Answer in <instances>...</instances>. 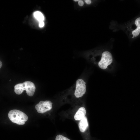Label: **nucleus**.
Listing matches in <instances>:
<instances>
[{
	"mask_svg": "<svg viewBox=\"0 0 140 140\" xmlns=\"http://www.w3.org/2000/svg\"><path fill=\"white\" fill-rule=\"evenodd\" d=\"M14 89L15 92L17 94H21L25 90L27 95L31 96L34 93L36 87L33 82L27 81L16 85L14 86Z\"/></svg>",
	"mask_w": 140,
	"mask_h": 140,
	"instance_id": "f257e3e1",
	"label": "nucleus"
},
{
	"mask_svg": "<svg viewBox=\"0 0 140 140\" xmlns=\"http://www.w3.org/2000/svg\"><path fill=\"white\" fill-rule=\"evenodd\" d=\"M8 116L12 122L19 125L24 124L28 118L24 113L16 109L10 111L8 114Z\"/></svg>",
	"mask_w": 140,
	"mask_h": 140,
	"instance_id": "f03ea898",
	"label": "nucleus"
},
{
	"mask_svg": "<svg viewBox=\"0 0 140 140\" xmlns=\"http://www.w3.org/2000/svg\"><path fill=\"white\" fill-rule=\"evenodd\" d=\"M74 95L75 97L78 98L82 97L85 94L86 89V83L82 79H78L75 83Z\"/></svg>",
	"mask_w": 140,
	"mask_h": 140,
	"instance_id": "7ed1b4c3",
	"label": "nucleus"
},
{
	"mask_svg": "<svg viewBox=\"0 0 140 140\" xmlns=\"http://www.w3.org/2000/svg\"><path fill=\"white\" fill-rule=\"evenodd\" d=\"M113 61L111 54L109 52L105 51L102 54L101 59L98 63L99 67L103 69H106Z\"/></svg>",
	"mask_w": 140,
	"mask_h": 140,
	"instance_id": "20e7f679",
	"label": "nucleus"
},
{
	"mask_svg": "<svg viewBox=\"0 0 140 140\" xmlns=\"http://www.w3.org/2000/svg\"><path fill=\"white\" fill-rule=\"evenodd\" d=\"M52 104L50 101H41L35 106V108L38 113H44L52 109Z\"/></svg>",
	"mask_w": 140,
	"mask_h": 140,
	"instance_id": "39448f33",
	"label": "nucleus"
},
{
	"mask_svg": "<svg viewBox=\"0 0 140 140\" xmlns=\"http://www.w3.org/2000/svg\"><path fill=\"white\" fill-rule=\"evenodd\" d=\"M86 111L83 107L79 108L75 114L74 118L76 121L80 120L85 116Z\"/></svg>",
	"mask_w": 140,
	"mask_h": 140,
	"instance_id": "423d86ee",
	"label": "nucleus"
},
{
	"mask_svg": "<svg viewBox=\"0 0 140 140\" xmlns=\"http://www.w3.org/2000/svg\"><path fill=\"white\" fill-rule=\"evenodd\" d=\"M79 129L82 132H85L88 126V124L87 118L85 116L80 120L78 124Z\"/></svg>",
	"mask_w": 140,
	"mask_h": 140,
	"instance_id": "0eeeda50",
	"label": "nucleus"
},
{
	"mask_svg": "<svg viewBox=\"0 0 140 140\" xmlns=\"http://www.w3.org/2000/svg\"><path fill=\"white\" fill-rule=\"evenodd\" d=\"M135 23L137 27L132 32L134 37L137 36L140 34V17L137 18L135 20Z\"/></svg>",
	"mask_w": 140,
	"mask_h": 140,
	"instance_id": "6e6552de",
	"label": "nucleus"
},
{
	"mask_svg": "<svg viewBox=\"0 0 140 140\" xmlns=\"http://www.w3.org/2000/svg\"><path fill=\"white\" fill-rule=\"evenodd\" d=\"M33 15L34 17L39 22L43 21L44 19L43 15L40 11H36L34 12Z\"/></svg>",
	"mask_w": 140,
	"mask_h": 140,
	"instance_id": "1a4fd4ad",
	"label": "nucleus"
},
{
	"mask_svg": "<svg viewBox=\"0 0 140 140\" xmlns=\"http://www.w3.org/2000/svg\"><path fill=\"white\" fill-rule=\"evenodd\" d=\"M55 140H70L68 138L61 135H59L56 137Z\"/></svg>",
	"mask_w": 140,
	"mask_h": 140,
	"instance_id": "9d476101",
	"label": "nucleus"
},
{
	"mask_svg": "<svg viewBox=\"0 0 140 140\" xmlns=\"http://www.w3.org/2000/svg\"><path fill=\"white\" fill-rule=\"evenodd\" d=\"M44 25V23L43 21L39 22V26L40 27H43Z\"/></svg>",
	"mask_w": 140,
	"mask_h": 140,
	"instance_id": "9b49d317",
	"label": "nucleus"
},
{
	"mask_svg": "<svg viewBox=\"0 0 140 140\" xmlns=\"http://www.w3.org/2000/svg\"><path fill=\"white\" fill-rule=\"evenodd\" d=\"M78 4L79 6H82L83 4V2L81 0H79L78 2Z\"/></svg>",
	"mask_w": 140,
	"mask_h": 140,
	"instance_id": "f8f14e48",
	"label": "nucleus"
},
{
	"mask_svg": "<svg viewBox=\"0 0 140 140\" xmlns=\"http://www.w3.org/2000/svg\"><path fill=\"white\" fill-rule=\"evenodd\" d=\"M85 1L86 3L88 4H90L91 3V1L90 0H85Z\"/></svg>",
	"mask_w": 140,
	"mask_h": 140,
	"instance_id": "ddd939ff",
	"label": "nucleus"
},
{
	"mask_svg": "<svg viewBox=\"0 0 140 140\" xmlns=\"http://www.w3.org/2000/svg\"><path fill=\"white\" fill-rule=\"evenodd\" d=\"M2 63L1 61H0V68L1 67L2 65Z\"/></svg>",
	"mask_w": 140,
	"mask_h": 140,
	"instance_id": "4468645a",
	"label": "nucleus"
},
{
	"mask_svg": "<svg viewBox=\"0 0 140 140\" xmlns=\"http://www.w3.org/2000/svg\"><path fill=\"white\" fill-rule=\"evenodd\" d=\"M79 0H74V1H79Z\"/></svg>",
	"mask_w": 140,
	"mask_h": 140,
	"instance_id": "2eb2a0df",
	"label": "nucleus"
},
{
	"mask_svg": "<svg viewBox=\"0 0 140 140\" xmlns=\"http://www.w3.org/2000/svg\"><path fill=\"white\" fill-rule=\"evenodd\" d=\"M134 36H133V37H132V38H134Z\"/></svg>",
	"mask_w": 140,
	"mask_h": 140,
	"instance_id": "dca6fc26",
	"label": "nucleus"
}]
</instances>
